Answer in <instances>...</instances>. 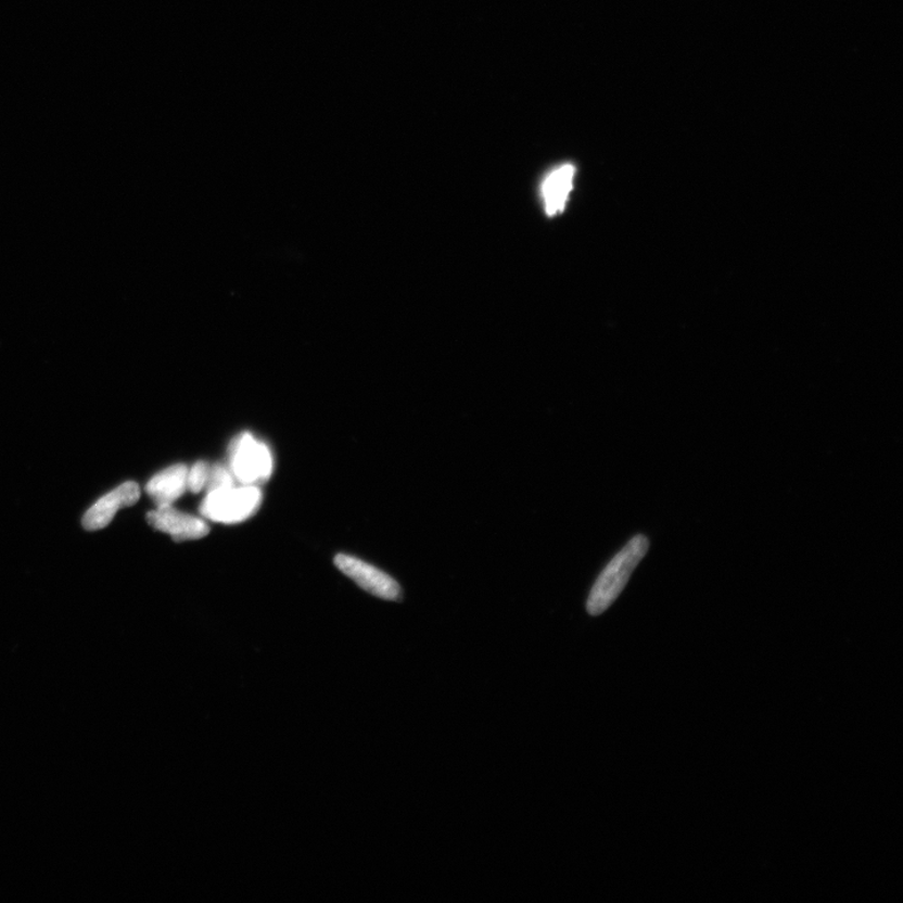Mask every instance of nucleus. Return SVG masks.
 <instances>
[{
	"label": "nucleus",
	"mask_w": 903,
	"mask_h": 903,
	"mask_svg": "<svg viewBox=\"0 0 903 903\" xmlns=\"http://www.w3.org/2000/svg\"><path fill=\"white\" fill-rule=\"evenodd\" d=\"M574 176L575 167L568 164L554 169L546 177L543 185V196L547 215L554 216L563 212L572 190V183H574Z\"/></svg>",
	"instance_id": "obj_8"
},
{
	"label": "nucleus",
	"mask_w": 903,
	"mask_h": 903,
	"mask_svg": "<svg viewBox=\"0 0 903 903\" xmlns=\"http://www.w3.org/2000/svg\"><path fill=\"white\" fill-rule=\"evenodd\" d=\"M188 472L185 465L168 467L148 483L149 496L157 506H171L188 489Z\"/></svg>",
	"instance_id": "obj_7"
},
{
	"label": "nucleus",
	"mask_w": 903,
	"mask_h": 903,
	"mask_svg": "<svg viewBox=\"0 0 903 903\" xmlns=\"http://www.w3.org/2000/svg\"><path fill=\"white\" fill-rule=\"evenodd\" d=\"M208 470L209 466L203 461L193 465L192 469L189 470L188 488L193 492V494H199L200 491H203L206 487Z\"/></svg>",
	"instance_id": "obj_10"
},
{
	"label": "nucleus",
	"mask_w": 903,
	"mask_h": 903,
	"mask_svg": "<svg viewBox=\"0 0 903 903\" xmlns=\"http://www.w3.org/2000/svg\"><path fill=\"white\" fill-rule=\"evenodd\" d=\"M140 498V487L136 482H125L97 501L82 520L87 531L107 527L120 508L133 506Z\"/></svg>",
	"instance_id": "obj_6"
},
{
	"label": "nucleus",
	"mask_w": 903,
	"mask_h": 903,
	"mask_svg": "<svg viewBox=\"0 0 903 903\" xmlns=\"http://www.w3.org/2000/svg\"><path fill=\"white\" fill-rule=\"evenodd\" d=\"M230 470L233 479L244 486L265 482L272 473V456L268 446L252 434H240L230 446Z\"/></svg>",
	"instance_id": "obj_3"
},
{
	"label": "nucleus",
	"mask_w": 903,
	"mask_h": 903,
	"mask_svg": "<svg viewBox=\"0 0 903 903\" xmlns=\"http://www.w3.org/2000/svg\"><path fill=\"white\" fill-rule=\"evenodd\" d=\"M649 550L647 536L638 535L631 539L608 567L601 572L588 596L586 608L593 616L601 615L623 593L634 570Z\"/></svg>",
	"instance_id": "obj_1"
},
{
	"label": "nucleus",
	"mask_w": 903,
	"mask_h": 903,
	"mask_svg": "<svg viewBox=\"0 0 903 903\" xmlns=\"http://www.w3.org/2000/svg\"><path fill=\"white\" fill-rule=\"evenodd\" d=\"M236 479L228 467L224 465H214L209 467L208 479L206 483L207 492L220 491L236 486Z\"/></svg>",
	"instance_id": "obj_9"
},
{
	"label": "nucleus",
	"mask_w": 903,
	"mask_h": 903,
	"mask_svg": "<svg viewBox=\"0 0 903 903\" xmlns=\"http://www.w3.org/2000/svg\"><path fill=\"white\" fill-rule=\"evenodd\" d=\"M148 521L153 529L165 532L177 543L203 538L209 532L204 520L177 511L173 505L157 506L155 511L148 513Z\"/></svg>",
	"instance_id": "obj_5"
},
{
	"label": "nucleus",
	"mask_w": 903,
	"mask_h": 903,
	"mask_svg": "<svg viewBox=\"0 0 903 903\" xmlns=\"http://www.w3.org/2000/svg\"><path fill=\"white\" fill-rule=\"evenodd\" d=\"M262 499L260 488L254 485L207 492L200 512L214 522H243L259 510Z\"/></svg>",
	"instance_id": "obj_2"
},
{
	"label": "nucleus",
	"mask_w": 903,
	"mask_h": 903,
	"mask_svg": "<svg viewBox=\"0 0 903 903\" xmlns=\"http://www.w3.org/2000/svg\"><path fill=\"white\" fill-rule=\"evenodd\" d=\"M334 562L344 575L354 580L369 594L384 600L400 599L402 593L398 583L382 570L348 555H338Z\"/></svg>",
	"instance_id": "obj_4"
}]
</instances>
